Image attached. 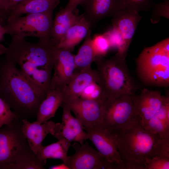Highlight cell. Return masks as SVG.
Wrapping results in <instances>:
<instances>
[{
    "mask_svg": "<svg viewBox=\"0 0 169 169\" xmlns=\"http://www.w3.org/2000/svg\"><path fill=\"white\" fill-rule=\"evenodd\" d=\"M100 84L107 100L124 95H133L136 90L135 84L128 69L125 59L116 55L108 59L96 58Z\"/></svg>",
    "mask_w": 169,
    "mask_h": 169,
    "instance_id": "277c9868",
    "label": "cell"
},
{
    "mask_svg": "<svg viewBox=\"0 0 169 169\" xmlns=\"http://www.w3.org/2000/svg\"><path fill=\"white\" fill-rule=\"evenodd\" d=\"M155 157L169 159V136L160 138L154 145L148 158Z\"/></svg>",
    "mask_w": 169,
    "mask_h": 169,
    "instance_id": "4dcf8cb0",
    "label": "cell"
},
{
    "mask_svg": "<svg viewBox=\"0 0 169 169\" xmlns=\"http://www.w3.org/2000/svg\"><path fill=\"white\" fill-rule=\"evenodd\" d=\"M91 25L84 17L76 23L69 27L59 42L58 49H64L71 51L74 47L85 38Z\"/></svg>",
    "mask_w": 169,
    "mask_h": 169,
    "instance_id": "44dd1931",
    "label": "cell"
},
{
    "mask_svg": "<svg viewBox=\"0 0 169 169\" xmlns=\"http://www.w3.org/2000/svg\"><path fill=\"white\" fill-rule=\"evenodd\" d=\"M72 146L75 151L72 155L68 156L64 163L69 169H117L87 142L81 145L75 142Z\"/></svg>",
    "mask_w": 169,
    "mask_h": 169,
    "instance_id": "ba28073f",
    "label": "cell"
},
{
    "mask_svg": "<svg viewBox=\"0 0 169 169\" xmlns=\"http://www.w3.org/2000/svg\"><path fill=\"white\" fill-rule=\"evenodd\" d=\"M84 16V13L76 15L64 8L61 9L57 13L53 23L69 28L77 23Z\"/></svg>",
    "mask_w": 169,
    "mask_h": 169,
    "instance_id": "83f0119b",
    "label": "cell"
},
{
    "mask_svg": "<svg viewBox=\"0 0 169 169\" xmlns=\"http://www.w3.org/2000/svg\"><path fill=\"white\" fill-rule=\"evenodd\" d=\"M100 79L97 70L91 67L75 72L71 80L64 88V101L79 98L85 88L91 83H99Z\"/></svg>",
    "mask_w": 169,
    "mask_h": 169,
    "instance_id": "ac0fdd59",
    "label": "cell"
},
{
    "mask_svg": "<svg viewBox=\"0 0 169 169\" xmlns=\"http://www.w3.org/2000/svg\"><path fill=\"white\" fill-rule=\"evenodd\" d=\"M161 138L169 136V98L157 113L143 126Z\"/></svg>",
    "mask_w": 169,
    "mask_h": 169,
    "instance_id": "7402d4cb",
    "label": "cell"
},
{
    "mask_svg": "<svg viewBox=\"0 0 169 169\" xmlns=\"http://www.w3.org/2000/svg\"><path fill=\"white\" fill-rule=\"evenodd\" d=\"M6 33L4 25L0 21V42L3 40L4 35Z\"/></svg>",
    "mask_w": 169,
    "mask_h": 169,
    "instance_id": "74e56055",
    "label": "cell"
},
{
    "mask_svg": "<svg viewBox=\"0 0 169 169\" xmlns=\"http://www.w3.org/2000/svg\"><path fill=\"white\" fill-rule=\"evenodd\" d=\"M16 118L15 113L0 97V128L4 125H12Z\"/></svg>",
    "mask_w": 169,
    "mask_h": 169,
    "instance_id": "d6a6232c",
    "label": "cell"
},
{
    "mask_svg": "<svg viewBox=\"0 0 169 169\" xmlns=\"http://www.w3.org/2000/svg\"><path fill=\"white\" fill-rule=\"evenodd\" d=\"M85 0H69L65 8L67 10L74 13L77 7Z\"/></svg>",
    "mask_w": 169,
    "mask_h": 169,
    "instance_id": "8d00e7d4",
    "label": "cell"
},
{
    "mask_svg": "<svg viewBox=\"0 0 169 169\" xmlns=\"http://www.w3.org/2000/svg\"><path fill=\"white\" fill-rule=\"evenodd\" d=\"M145 165L146 169H169V159L159 157L146 158Z\"/></svg>",
    "mask_w": 169,
    "mask_h": 169,
    "instance_id": "d590c367",
    "label": "cell"
},
{
    "mask_svg": "<svg viewBox=\"0 0 169 169\" xmlns=\"http://www.w3.org/2000/svg\"><path fill=\"white\" fill-rule=\"evenodd\" d=\"M92 29H89L84 42L77 54L74 55L75 72L91 67V64L95 60L96 57L93 48L91 36Z\"/></svg>",
    "mask_w": 169,
    "mask_h": 169,
    "instance_id": "cb8c5ba5",
    "label": "cell"
},
{
    "mask_svg": "<svg viewBox=\"0 0 169 169\" xmlns=\"http://www.w3.org/2000/svg\"><path fill=\"white\" fill-rule=\"evenodd\" d=\"M53 12L27 14L6 21V33L12 37H33L39 40L51 38Z\"/></svg>",
    "mask_w": 169,
    "mask_h": 169,
    "instance_id": "8992f818",
    "label": "cell"
},
{
    "mask_svg": "<svg viewBox=\"0 0 169 169\" xmlns=\"http://www.w3.org/2000/svg\"><path fill=\"white\" fill-rule=\"evenodd\" d=\"M60 0H25L18 5L6 21L23 14L53 12Z\"/></svg>",
    "mask_w": 169,
    "mask_h": 169,
    "instance_id": "ffe728a7",
    "label": "cell"
},
{
    "mask_svg": "<svg viewBox=\"0 0 169 169\" xmlns=\"http://www.w3.org/2000/svg\"><path fill=\"white\" fill-rule=\"evenodd\" d=\"M118 9L130 8L139 12L148 11L151 6L152 0H117Z\"/></svg>",
    "mask_w": 169,
    "mask_h": 169,
    "instance_id": "f546056e",
    "label": "cell"
},
{
    "mask_svg": "<svg viewBox=\"0 0 169 169\" xmlns=\"http://www.w3.org/2000/svg\"><path fill=\"white\" fill-rule=\"evenodd\" d=\"M92 43L96 58L104 57L111 49L108 40L103 34L95 35L92 39Z\"/></svg>",
    "mask_w": 169,
    "mask_h": 169,
    "instance_id": "f1b7e54d",
    "label": "cell"
},
{
    "mask_svg": "<svg viewBox=\"0 0 169 169\" xmlns=\"http://www.w3.org/2000/svg\"><path fill=\"white\" fill-rule=\"evenodd\" d=\"M25 0H3L0 8V20L3 23L19 4Z\"/></svg>",
    "mask_w": 169,
    "mask_h": 169,
    "instance_id": "e575fe53",
    "label": "cell"
},
{
    "mask_svg": "<svg viewBox=\"0 0 169 169\" xmlns=\"http://www.w3.org/2000/svg\"><path fill=\"white\" fill-rule=\"evenodd\" d=\"M84 130L87 133L88 139L93 143L101 155L115 166L117 169H124L115 137L108 129L103 125H99Z\"/></svg>",
    "mask_w": 169,
    "mask_h": 169,
    "instance_id": "9c48e42d",
    "label": "cell"
},
{
    "mask_svg": "<svg viewBox=\"0 0 169 169\" xmlns=\"http://www.w3.org/2000/svg\"><path fill=\"white\" fill-rule=\"evenodd\" d=\"M49 168L51 169H69L68 167L63 162L61 164L52 166Z\"/></svg>",
    "mask_w": 169,
    "mask_h": 169,
    "instance_id": "f35d334b",
    "label": "cell"
},
{
    "mask_svg": "<svg viewBox=\"0 0 169 169\" xmlns=\"http://www.w3.org/2000/svg\"><path fill=\"white\" fill-rule=\"evenodd\" d=\"M50 90L63 88L69 83L75 70L74 55L66 49H58L54 64Z\"/></svg>",
    "mask_w": 169,
    "mask_h": 169,
    "instance_id": "5bb4252c",
    "label": "cell"
},
{
    "mask_svg": "<svg viewBox=\"0 0 169 169\" xmlns=\"http://www.w3.org/2000/svg\"><path fill=\"white\" fill-rule=\"evenodd\" d=\"M22 122L23 132L30 149L36 155L43 146L42 142L47 135H53L55 123L49 120L41 124L30 122L27 119L22 120Z\"/></svg>",
    "mask_w": 169,
    "mask_h": 169,
    "instance_id": "2e32d148",
    "label": "cell"
},
{
    "mask_svg": "<svg viewBox=\"0 0 169 169\" xmlns=\"http://www.w3.org/2000/svg\"><path fill=\"white\" fill-rule=\"evenodd\" d=\"M132 96H120L104 103L103 125L109 129L120 128L138 115Z\"/></svg>",
    "mask_w": 169,
    "mask_h": 169,
    "instance_id": "52a82bcc",
    "label": "cell"
},
{
    "mask_svg": "<svg viewBox=\"0 0 169 169\" xmlns=\"http://www.w3.org/2000/svg\"><path fill=\"white\" fill-rule=\"evenodd\" d=\"M2 1H3V0H0V8L2 4Z\"/></svg>",
    "mask_w": 169,
    "mask_h": 169,
    "instance_id": "ab89813d",
    "label": "cell"
},
{
    "mask_svg": "<svg viewBox=\"0 0 169 169\" xmlns=\"http://www.w3.org/2000/svg\"><path fill=\"white\" fill-rule=\"evenodd\" d=\"M79 97L104 103L107 100V96L102 86L96 82H93L87 86Z\"/></svg>",
    "mask_w": 169,
    "mask_h": 169,
    "instance_id": "4316f807",
    "label": "cell"
},
{
    "mask_svg": "<svg viewBox=\"0 0 169 169\" xmlns=\"http://www.w3.org/2000/svg\"><path fill=\"white\" fill-rule=\"evenodd\" d=\"M44 166L37 160L36 155L18 161L5 166L3 169H43Z\"/></svg>",
    "mask_w": 169,
    "mask_h": 169,
    "instance_id": "1f68e13d",
    "label": "cell"
},
{
    "mask_svg": "<svg viewBox=\"0 0 169 169\" xmlns=\"http://www.w3.org/2000/svg\"><path fill=\"white\" fill-rule=\"evenodd\" d=\"M7 47L0 44V55L18 65L23 75L44 99L50 90L52 72L59 44L51 38L37 43L12 37Z\"/></svg>",
    "mask_w": 169,
    "mask_h": 169,
    "instance_id": "6da1fadb",
    "label": "cell"
},
{
    "mask_svg": "<svg viewBox=\"0 0 169 169\" xmlns=\"http://www.w3.org/2000/svg\"><path fill=\"white\" fill-rule=\"evenodd\" d=\"M109 129L115 137L124 169H146V160L160 136L145 129L139 115L122 127Z\"/></svg>",
    "mask_w": 169,
    "mask_h": 169,
    "instance_id": "3957f363",
    "label": "cell"
},
{
    "mask_svg": "<svg viewBox=\"0 0 169 169\" xmlns=\"http://www.w3.org/2000/svg\"><path fill=\"white\" fill-rule=\"evenodd\" d=\"M64 102L74 114L84 130L103 125L104 103L80 97Z\"/></svg>",
    "mask_w": 169,
    "mask_h": 169,
    "instance_id": "30bf717a",
    "label": "cell"
},
{
    "mask_svg": "<svg viewBox=\"0 0 169 169\" xmlns=\"http://www.w3.org/2000/svg\"><path fill=\"white\" fill-rule=\"evenodd\" d=\"M138 12L130 8H119L112 17V27L118 31L129 47L142 17Z\"/></svg>",
    "mask_w": 169,
    "mask_h": 169,
    "instance_id": "9a60e30c",
    "label": "cell"
},
{
    "mask_svg": "<svg viewBox=\"0 0 169 169\" xmlns=\"http://www.w3.org/2000/svg\"><path fill=\"white\" fill-rule=\"evenodd\" d=\"M103 34L108 40L111 48L117 49L115 55L125 59L129 47L119 32L112 27Z\"/></svg>",
    "mask_w": 169,
    "mask_h": 169,
    "instance_id": "484cf974",
    "label": "cell"
},
{
    "mask_svg": "<svg viewBox=\"0 0 169 169\" xmlns=\"http://www.w3.org/2000/svg\"><path fill=\"white\" fill-rule=\"evenodd\" d=\"M132 98L144 126L159 110L169 97L162 95L158 91L145 88L139 94L133 95Z\"/></svg>",
    "mask_w": 169,
    "mask_h": 169,
    "instance_id": "4fadbf2b",
    "label": "cell"
},
{
    "mask_svg": "<svg viewBox=\"0 0 169 169\" xmlns=\"http://www.w3.org/2000/svg\"><path fill=\"white\" fill-rule=\"evenodd\" d=\"M61 123H55L53 135L58 140L64 139L71 142L74 141L81 145L88 139L87 134L78 120L74 117L71 111L63 102Z\"/></svg>",
    "mask_w": 169,
    "mask_h": 169,
    "instance_id": "7c38bea8",
    "label": "cell"
},
{
    "mask_svg": "<svg viewBox=\"0 0 169 169\" xmlns=\"http://www.w3.org/2000/svg\"><path fill=\"white\" fill-rule=\"evenodd\" d=\"M161 17L169 18V0H165L153 7L151 18L152 23H158Z\"/></svg>",
    "mask_w": 169,
    "mask_h": 169,
    "instance_id": "836d02e7",
    "label": "cell"
},
{
    "mask_svg": "<svg viewBox=\"0 0 169 169\" xmlns=\"http://www.w3.org/2000/svg\"><path fill=\"white\" fill-rule=\"evenodd\" d=\"M140 77L144 82L148 84L167 87L169 84V67L159 68L143 74Z\"/></svg>",
    "mask_w": 169,
    "mask_h": 169,
    "instance_id": "d4e9b609",
    "label": "cell"
},
{
    "mask_svg": "<svg viewBox=\"0 0 169 169\" xmlns=\"http://www.w3.org/2000/svg\"><path fill=\"white\" fill-rule=\"evenodd\" d=\"M81 4L92 28L101 19L112 17L118 9L117 0H85Z\"/></svg>",
    "mask_w": 169,
    "mask_h": 169,
    "instance_id": "e0dca14e",
    "label": "cell"
},
{
    "mask_svg": "<svg viewBox=\"0 0 169 169\" xmlns=\"http://www.w3.org/2000/svg\"><path fill=\"white\" fill-rule=\"evenodd\" d=\"M35 155L23 132L22 120L16 118L12 125L0 128V169Z\"/></svg>",
    "mask_w": 169,
    "mask_h": 169,
    "instance_id": "5b68a950",
    "label": "cell"
},
{
    "mask_svg": "<svg viewBox=\"0 0 169 169\" xmlns=\"http://www.w3.org/2000/svg\"><path fill=\"white\" fill-rule=\"evenodd\" d=\"M71 142L63 139L48 146H43L36 155V157L44 166L48 159H59L64 162L68 156Z\"/></svg>",
    "mask_w": 169,
    "mask_h": 169,
    "instance_id": "603a6c76",
    "label": "cell"
},
{
    "mask_svg": "<svg viewBox=\"0 0 169 169\" xmlns=\"http://www.w3.org/2000/svg\"><path fill=\"white\" fill-rule=\"evenodd\" d=\"M139 76L161 68L169 67V39L145 48L136 60Z\"/></svg>",
    "mask_w": 169,
    "mask_h": 169,
    "instance_id": "8fae6325",
    "label": "cell"
},
{
    "mask_svg": "<svg viewBox=\"0 0 169 169\" xmlns=\"http://www.w3.org/2000/svg\"><path fill=\"white\" fill-rule=\"evenodd\" d=\"M0 97L22 120L36 117L44 99L16 65L4 57L0 59Z\"/></svg>",
    "mask_w": 169,
    "mask_h": 169,
    "instance_id": "7a4b0ae2",
    "label": "cell"
},
{
    "mask_svg": "<svg viewBox=\"0 0 169 169\" xmlns=\"http://www.w3.org/2000/svg\"><path fill=\"white\" fill-rule=\"evenodd\" d=\"M64 100V88L50 90L39 105L35 121L41 124L54 117Z\"/></svg>",
    "mask_w": 169,
    "mask_h": 169,
    "instance_id": "d6986e66",
    "label": "cell"
}]
</instances>
